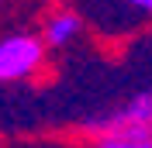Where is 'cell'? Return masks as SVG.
Returning <instances> with one entry per match:
<instances>
[{
    "label": "cell",
    "instance_id": "obj_3",
    "mask_svg": "<svg viewBox=\"0 0 152 148\" xmlns=\"http://www.w3.org/2000/svg\"><path fill=\"white\" fill-rule=\"evenodd\" d=\"M80 31H83V21L73 10H56V14H48L45 28H42V41H45V48H66Z\"/></svg>",
    "mask_w": 152,
    "mask_h": 148
},
{
    "label": "cell",
    "instance_id": "obj_4",
    "mask_svg": "<svg viewBox=\"0 0 152 148\" xmlns=\"http://www.w3.org/2000/svg\"><path fill=\"white\" fill-rule=\"evenodd\" d=\"M97 148H152V141H124V138H97Z\"/></svg>",
    "mask_w": 152,
    "mask_h": 148
},
{
    "label": "cell",
    "instance_id": "obj_2",
    "mask_svg": "<svg viewBox=\"0 0 152 148\" xmlns=\"http://www.w3.org/2000/svg\"><path fill=\"white\" fill-rule=\"evenodd\" d=\"M45 65V41L31 31L0 38V83H24Z\"/></svg>",
    "mask_w": 152,
    "mask_h": 148
},
{
    "label": "cell",
    "instance_id": "obj_1",
    "mask_svg": "<svg viewBox=\"0 0 152 148\" xmlns=\"http://www.w3.org/2000/svg\"><path fill=\"white\" fill-rule=\"evenodd\" d=\"M86 131L97 138H124V141H152V90L135 93L132 100L107 114L86 120Z\"/></svg>",
    "mask_w": 152,
    "mask_h": 148
},
{
    "label": "cell",
    "instance_id": "obj_5",
    "mask_svg": "<svg viewBox=\"0 0 152 148\" xmlns=\"http://www.w3.org/2000/svg\"><path fill=\"white\" fill-rule=\"evenodd\" d=\"M124 4H132V7L142 10V14H152V0H124Z\"/></svg>",
    "mask_w": 152,
    "mask_h": 148
}]
</instances>
